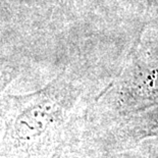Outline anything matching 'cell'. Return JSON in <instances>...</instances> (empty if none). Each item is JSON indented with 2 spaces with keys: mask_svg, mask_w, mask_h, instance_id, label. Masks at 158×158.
<instances>
[{
  "mask_svg": "<svg viewBox=\"0 0 158 158\" xmlns=\"http://www.w3.org/2000/svg\"><path fill=\"white\" fill-rule=\"evenodd\" d=\"M19 62L15 57H0V90L19 72Z\"/></svg>",
  "mask_w": 158,
  "mask_h": 158,
  "instance_id": "obj_1",
  "label": "cell"
},
{
  "mask_svg": "<svg viewBox=\"0 0 158 158\" xmlns=\"http://www.w3.org/2000/svg\"><path fill=\"white\" fill-rule=\"evenodd\" d=\"M15 22V13L8 0H0V23L4 26L12 25Z\"/></svg>",
  "mask_w": 158,
  "mask_h": 158,
  "instance_id": "obj_2",
  "label": "cell"
},
{
  "mask_svg": "<svg viewBox=\"0 0 158 158\" xmlns=\"http://www.w3.org/2000/svg\"><path fill=\"white\" fill-rule=\"evenodd\" d=\"M51 2H53L54 4H57L59 6H66V4H69L72 2V0H50Z\"/></svg>",
  "mask_w": 158,
  "mask_h": 158,
  "instance_id": "obj_3",
  "label": "cell"
}]
</instances>
